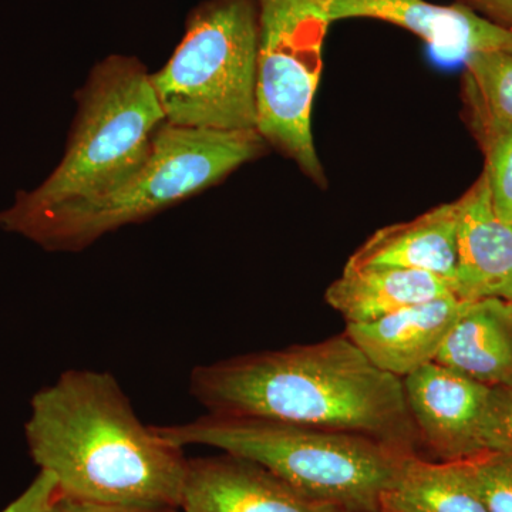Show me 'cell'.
<instances>
[{
	"label": "cell",
	"mask_w": 512,
	"mask_h": 512,
	"mask_svg": "<svg viewBox=\"0 0 512 512\" xmlns=\"http://www.w3.org/2000/svg\"><path fill=\"white\" fill-rule=\"evenodd\" d=\"M29 454L62 497L180 511L188 458L147 426L116 377L73 369L30 400Z\"/></svg>",
	"instance_id": "7a4b0ae2"
},
{
	"label": "cell",
	"mask_w": 512,
	"mask_h": 512,
	"mask_svg": "<svg viewBox=\"0 0 512 512\" xmlns=\"http://www.w3.org/2000/svg\"><path fill=\"white\" fill-rule=\"evenodd\" d=\"M458 2L476 10L491 22L512 29V0H458Z\"/></svg>",
	"instance_id": "603a6c76"
},
{
	"label": "cell",
	"mask_w": 512,
	"mask_h": 512,
	"mask_svg": "<svg viewBox=\"0 0 512 512\" xmlns=\"http://www.w3.org/2000/svg\"><path fill=\"white\" fill-rule=\"evenodd\" d=\"M59 495L55 477L47 471L40 470L25 493L2 512H52Z\"/></svg>",
	"instance_id": "44dd1931"
},
{
	"label": "cell",
	"mask_w": 512,
	"mask_h": 512,
	"mask_svg": "<svg viewBox=\"0 0 512 512\" xmlns=\"http://www.w3.org/2000/svg\"><path fill=\"white\" fill-rule=\"evenodd\" d=\"M190 393L211 414L365 434L413 454L423 447L403 379L346 335L194 367Z\"/></svg>",
	"instance_id": "6da1fadb"
},
{
	"label": "cell",
	"mask_w": 512,
	"mask_h": 512,
	"mask_svg": "<svg viewBox=\"0 0 512 512\" xmlns=\"http://www.w3.org/2000/svg\"><path fill=\"white\" fill-rule=\"evenodd\" d=\"M258 49L255 0H210L195 9L174 55L151 74L167 123L256 130Z\"/></svg>",
	"instance_id": "8992f818"
},
{
	"label": "cell",
	"mask_w": 512,
	"mask_h": 512,
	"mask_svg": "<svg viewBox=\"0 0 512 512\" xmlns=\"http://www.w3.org/2000/svg\"><path fill=\"white\" fill-rule=\"evenodd\" d=\"M451 293L446 279L429 272L365 266L343 268L340 278L326 289L325 299L346 325H360Z\"/></svg>",
	"instance_id": "9a60e30c"
},
{
	"label": "cell",
	"mask_w": 512,
	"mask_h": 512,
	"mask_svg": "<svg viewBox=\"0 0 512 512\" xmlns=\"http://www.w3.org/2000/svg\"><path fill=\"white\" fill-rule=\"evenodd\" d=\"M460 464L488 512H512V454L484 450Z\"/></svg>",
	"instance_id": "ac0fdd59"
},
{
	"label": "cell",
	"mask_w": 512,
	"mask_h": 512,
	"mask_svg": "<svg viewBox=\"0 0 512 512\" xmlns=\"http://www.w3.org/2000/svg\"><path fill=\"white\" fill-rule=\"evenodd\" d=\"M403 386L421 443L437 461L484 451L481 423L491 387L436 362L404 377Z\"/></svg>",
	"instance_id": "ba28073f"
},
{
	"label": "cell",
	"mask_w": 512,
	"mask_h": 512,
	"mask_svg": "<svg viewBox=\"0 0 512 512\" xmlns=\"http://www.w3.org/2000/svg\"><path fill=\"white\" fill-rule=\"evenodd\" d=\"M365 266L416 269L440 276L453 286L457 271L456 202L376 231L350 256L345 268Z\"/></svg>",
	"instance_id": "4fadbf2b"
},
{
	"label": "cell",
	"mask_w": 512,
	"mask_h": 512,
	"mask_svg": "<svg viewBox=\"0 0 512 512\" xmlns=\"http://www.w3.org/2000/svg\"><path fill=\"white\" fill-rule=\"evenodd\" d=\"M463 116L483 151L491 198L501 220L512 225V120L494 110L464 74L461 86Z\"/></svg>",
	"instance_id": "e0dca14e"
},
{
	"label": "cell",
	"mask_w": 512,
	"mask_h": 512,
	"mask_svg": "<svg viewBox=\"0 0 512 512\" xmlns=\"http://www.w3.org/2000/svg\"><path fill=\"white\" fill-rule=\"evenodd\" d=\"M157 430L177 446L217 448L259 464L299 493L345 512H382L384 491L414 456L365 434L254 417L205 413Z\"/></svg>",
	"instance_id": "277c9868"
},
{
	"label": "cell",
	"mask_w": 512,
	"mask_h": 512,
	"mask_svg": "<svg viewBox=\"0 0 512 512\" xmlns=\"http://www.w3.org/2000/svg\"><path fill=\"white\" fill-rule=\"evenodd\" d=\"M464 64L484 100L512 120V49L474 53Z\"/></svg>",
	"instance_id": "d6986e66"
},
{
	"label": "cell",
	"mask_w": 512,
	"mask_h": 512,
	"mask_svg": "<svg viewBox=\"0 0 512 512\" xmlns=\"http://www.w3.org/2000/svg\"><path fill=\"white\" fill-rule=\"evenodd\" d=\"M335 0H255L258 12V133L326 185L312 134V107Z\"/></svg>",
	"instance_id": "52a82bcc"
},
{
	"label": "cell",
	"mask_w": 512,
	"mask_h": 512,
	"mask_svg": "<svg viewBox=\"0 0 512 512\" xmlns=\"http://www.w3.org/2000/svg\"><path fill=\"white\" fill-rule=\"evenodd\" d=\"M52 512H178V510L140 507V505L94 503V501L74 500V498L59 495Z\"/></svg>",
	"instance_id": "7402d4cb"
},
{
	"label": "cell",
	"mask_w": 512,
	"mask_h": 512,
	"mask_svg": "<svg viewBox=\"0 0 512 512\" xmlns=\"http://www.w3.org/2000/svg\"><path fill=\"white\" fill-rule=\"evenodd\" d=\"M511 302H512V298H511Z\"/></svg>",
	"instance_id": "cb8c5ba5"
},
{
	"label": "cell",
	"mask_w": 512,
	"mask_h": 512,
	"mask_svg": "<svg viewBox=\"0 0 512 512\" xmlns=\"http://www.w3.org/2000/svg\"><path fill=\"white\" fill-rule=\"evenodd\" d=\"M183 512H345L299 493L271 471L222 453L188 461Z\"/></svg>",
	"instance_id": "9c48e42d"
},
{
	"label": "cell",
	"mask_w": 512,
	"mask_h": 512,
	"mask_svg": "<svg viewBox=\"0 0 512 512\" xmlns=\"http://www.w3.org/2000/svg\"><path fill=\"white\" fill-rule=\"evenodd\" d=\"M434 362L484 386H512V302L468 301Z\"/></svg>",
	"instance_id": "5bb4252c"
},
{
	"label": "cell",
	"mask_w": 512,
	"mask_h": 512,
	"mask_svg": "<svg viewBox=\"0 0 512 512\" xmlns=\"http://www.w3.org/2000/svg\"><path fill=\"white\" fill-rule=\"evenodd\" d=\"M77 114L66 153L53 173L13 205L42 208L86 200L113 190L146 161L167 123L143 63L110 56L76 93Z\"/></svg>",
	"instance_id": "5b68a950"
},
{
	"label": "cell",
	"mask_w": 512,
	"mask_h": 512,
	"mask_svg": "<svg viewBox=\"0 0 512 512\" xmlns=\"http://www.w3.org/2000/svg\"><path fill=\"white\" fill-rule=\"evenodd\" d=\"M376 19L409 30L441 55L466 60L474 53L512 49V29L491 22L464 3L426 0H335L330 22Z\"/></svg>",
	"instance_id": "30bf717a"
},
{
	"label": "cell",
	"mask_w": 512,
	"mask_h": 512,
	"mask_svg": "<svg viewBox=\"0 0 512 512\" xmlns=\"http://www.w3.org/2000/svg\"><path fill=\"white\" fill-rule=\"evenodd\" d=\"M382 512H488L460 461H431L414 454L404 460L384 491Z\"/></svg>",
	"instance_id": "2e32d148"
},
{
	"label": "cell",
	"mask_w": 512,
	"mask_h": 512,
	"mask_svg": "<svg viewBox=\"0 0 512 512\" xmlns=\"http://www.w3.org/2000/svg\"><path fill=\"white\" fill-rule=\"evenodd\" d=\"M467 303L451 293L375 322L346 325L345 335L373 365L404 379L436 360Z\"/></svg>",
	"instance_id": "7c38bea8"
},
{
	"label": "cell",
	"mask_w": 512,
	"mask_h": 512,
	"mask_svg": "<svg viewBox=\"0 0 512 512\" xmlns=\"http://www.w3.org/2000/svg\"><path fill=\"white\" fill-rule=\"evenodd\" d=\"M457 271L454 295L463 301L512 298V225L495 211L487 177L481 173L458 198Z\"/></svg>",
	"instance_id": "8fae6325"
},
{
	"label": "cell",
	"mask_w": 512,
	"mask_h": 512,
	"mask_svg": "<svg viewBox=\"0 0 512 512\" xmlns=\"http://www.w3.org/2000/svg\"><path fill=\"white\" fill-rule=\"evenodd\" d=\"M178 512H180V511H178Z\"/></svg>",
	"instance_id": "d4e9b609"
},
{
	"label": "cell",
	"mask_w": 512,
	"mask_h": 512,
	"mask_svg": "<svg viewBox=\"0 0 512 512\" xmlns=\"http://www.w3.org/2000/svg\"><path fill=\"white\" fill-rule=\"evenodd\" d=\"M484 450L512 454V386L491 387L481 423Z\"/></svg>",
	"instance_id": "ffe728a7"
},
{
	"label": "cell",
	"mask_w": 512,
	"mask_h": 512,
	"mask_svg": "<svg viewBox=\"0 0 512 512\" xmlns=\"http://www.w3.org/2000/svg\"><path fill=\"white\" fill-rule=\"evenodd\" d=\"M258 130L217 131L165 123L146 161L113 190L42 208L10 205L0 228L50 252H79L220 183L265 153Z\"/></svg>",
	"instance_id": "3957f363"
}]
</instances>
